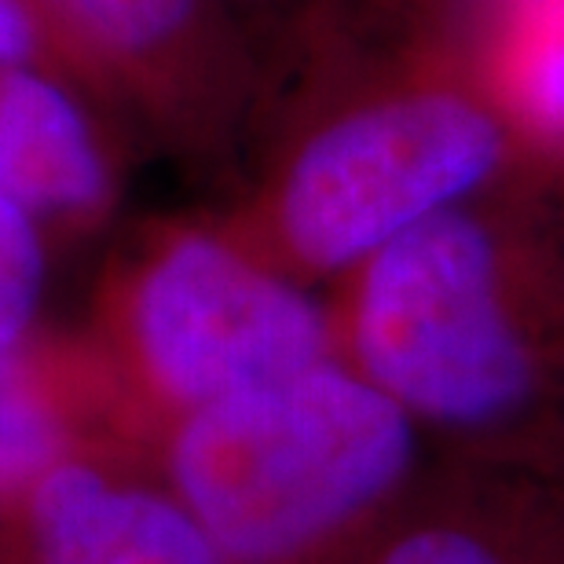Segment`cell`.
<instances>
[{
  "mask_svg": "<svg viewBox=\"0 0 564 564\" xmlns=\"http://www.w3.org/2000/svg\"><path fill=\"white\" fill-rule=\"evenodd\" d=\"M491 11L334 0L268 88L220 224L301 286L535 162L495 77Z\"/></svg>",
  "mask_w": 564,
  "mask_h": 564,
  "instance_id": "obj_1",
  "label": "cell"
},
{
  "mask_svg": "<svg viewBox=\"0 0 564 564\" xmlns=\"http://www.w3.org/2000/svg\"><path fill=\"white\" fill-rule=\"evenodd\" d=\"M429 4L462 8V11H499V8H510V4H517V0H429Z\"/></svg>",
  "mask_w": 564,
  "mask_h": 564,
  "instance_id": "obj_14",
  "label": "cell"
},
{
  "mask_svg": "<svg viewBox=\"0 0 564 564\" xmlns=\"http://www.w3.org/2000/svg\"><path fill=\"white\" fill-rule=\"evenodd\" d=\"M217 4L239 22L253 48L261 52L268 66V88H272L275 74L301 48L315 22L334 8V0H217Z\"/></svg>",
  "mask_w": 564,
  "mask_h": 564,
  "instance_id": "obj_13",
  "label": "cell"
},
{
  "mask_svg": "<svg viewBox=\"0 0 564 564\" xmlns=\"http://www.w3.org/2000/svg\"><path fill=\"white\" fill-rule=\"evenodd\" d=\"M0 70L41 74L70 85L74 93L88 96L137 137L104 66L77 41V33L55 15L48 0H0Z\"/></svg>",
  "mask_w": 564,
  "mask_h": 564,
  "instance_id": "obj_10",
  "label": "cell"
},
{
  "mask_svg": "<svg viewBox=\"0 0 564 564\" xmlns=\"http://www.w3.org/2000/svg\"><path fill=\"white\" fill-rule=\"evenodd\" d=\"M334 356L433 455L564 473V176L528 173L334 282Z\"/></svg>",
  "mask_w": 564,
  "mask_h": 564,
  "instance_id": "obj_2",
  "label": "cell"
},
{
  "mask_svg": "<svg viewBox=\"0 0 564 564\" xmlns=\"http://www.w3.org/2000/svg\"><path fill=\"white\" fill-rule=\"evenodd\" d=\"M59 419L22 341L0 356V491L22 488L55 469Z\"/></svg>",
  "mask_w": 564,
  "mask_h": 564,
  "instance_id": "obj_11",
  "label": "cell"
},
{
  "mask_svg": "<svg viewBox=\"0 0 564 564\" xmlns=\"http://www.w3.org/2000/svg\"><path fill=\"white\" fill-rule=\"evenodd\" d=\"M356 564H564V473L433 455Z\"/></svg>",
  "mask_w": 564,
  "mask_h": 564,
  "instance_id": "obj_6",
  "label": "cell"
},
{
  "mask_svg": "<svg viewBox=\"0 0 564 564\" xmlns=\"http://www.w3.org/2000/svg\"><path fill=\"white\" fill-rule=\"evenodd\" d=\"M41 564H228L176 495L110 488L82 466H55L33 495Z\"/></svg>",
  "mask_w": 564,
  "mask_h": 564,
  "instance_id": "obj_8",
  "label": "cell"
},
{
  "mask_svg": "<svg viewBox=\"0 0 564 564\" xmlns=\"http://www.w3.org/2000/svg\"><path fill=\"white\" fill-rule=\"evenodd\" d=\"M132 132L41 74L0 70V195L37 224H88L118 187Z\"/></svg>",
  "mask_w": 564,
  "mask_h": 564,
  "instance_id": "obj_7",
  "label": "cell"
},
{
  "mask_svg": "<svg viewBox=\"0 0 564 564\" xmlns=\"http://www.w3.org/2000/svg\"><path fill=\"white\" fill-rule=\"evenodd\" d=\"M104 66L137 137L191 165H242L268 66L217 0H48Z\"/></svg>",
  "mask_w": 564,
  "mask_h": 564,
  "instance_id": "obj_5",
  "label": "cell"
},
{
  "mask_svg": "<svg viewBox=\"0 0 564 564\" xmlns=\"http://www.w3.org/2000/svg\"><path fill=\"white\" fill-rule=\"evenodd\" d=\"M121 341L147 389L184 414L334 356L326 301L224 224H176L121 290Z\"/></svg>",
  "mask_w": 564,
  "mask_h": 564,
  "instance_id": "obj_4",
  "label": "cell"
},
{
  "mask_svg": "<svg viewBox=\"0 0 564 564\" xmlns=\"http://www.w3.org/2000/svg\"><path fill=\"white\" fill-rule=\"evenodd\" d=\"M44 290L41 224L0 195V356L30 330Z\"/></svg>",
  "mask_w": 564,
  "mask_h": 564,
  "instance_id": "obj_12",
  "label": "cell"
},
{
  "mask_svg": "<svg viewBox=\"0 0 564 564\" xmlns=\"http://www.w3.org/2000/svg\"><path fill=\"white\" fill-rule=\"evenodd\" d=\"M433 451L330 356L173 429V495L228 564H356Z\"/></svg>",
  "mask_w": 564,
  "mask_h": 564,
  "instance_id": "obj_3",
  "label": "cell"
},
{
  "mask_svg": "<svg viewBox=\"0 0 564 564\" xmlns=\"http://www.w3.org/2000/svg\"><path fill=\"white\" fill-rule=\"evenodd\" d=\"M491 63L528 151L564 176V0H517L488 19Z\"/></svg>",
  "mask_w": 564,
  "mask_h": 564,
  "instance_id": "obj_9",
  "label": "cell"
}]
</instances>
